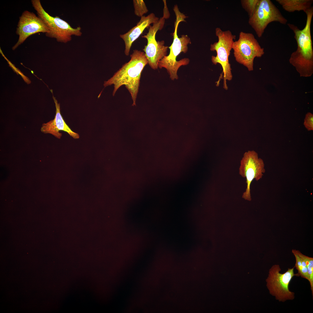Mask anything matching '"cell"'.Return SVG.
I'll use <instances>...</instances> for the list:
<instances>
[{"label": "cell", "mask_w": 313, "mask_h": 313, "mask_svg": "<svg viewBox=\"0 0 313 313\" xmlns=\"http://www.w3.org/2000/svg\"><path fill=\"white\" fill-rule=\"evenodd\" d=\"M305 25L302 30L294 24L287 25L294 32L297 44L296 50L291 54L289 62L301 77H309L313 73V50L311 33V25L313 15L312 6L305 13Z\"/></svg>", "instance_id": "cell-1"}, {"label": "cell", "mask_w": 313, "mask_h": 313, "mask_svg": "<svg viewBox=\"0 0 313 313\" xmlns=\"http://www.w3.org/2000/svg\"><path fill=\"white\" fill-rule=\"evenodd\" d=\"M130 59L123 64L113 76L104 82L105 88L114 85L112 95L121 86L124 85L130 93L133 101L132 105L136 106V101L139 86L140 79L142 70L148 64L144 52L137 50H133L130 55Z\"/></svg>", "instance_id": "cell-2"}, {"label": "cell", "mask_w": 313, "mask_h": 313, "mask_svg": "<svg viewBox=\"0 0 313 313\" xmlns=\"http://www.w3.org/2000/svg\"><path fill=\"white\" fill-rule=\"evenodd\" d=\"M174 11L176 19L174 23V32L172 33L173 41L171 46L168 47L170 53L159 61L158 66L160 69L164 68L167 69L172 80L178 79L177 71L180 66L188 64L190 60L188 58H185L179 61H177L176 59L181 52L185 53L188 51V45L191 43L190 39L187 35H183L179 38L177 34L179 23L182 21H186L185 19L187 17L179 11L176 5L174 7Z\"/></svg>", "instance_id": "cell-3"}, {"label": "cell", "mask_w": 313, "mask_h": 313, "mask_svg": "<svg viewBox=\"0 0 313 313\" xmlns=\"http://www.w3.org/2000/svg\"><path fill=\"white\" fill-rule=\"evenodd\" d=\"M215 34L218 38V40L217 42L210 45V50L215 51L216 55L215 56H212L211 61L214 65L217 63L220 64L223 69L219 79L216 83V85H219L220 80L223 78V87L227 90L228 87L226 81H230L232 78L229 57L232 49V45L234 41V40L235 39L236 36L233 34L229 30L223 31L218 27L215 29Z\"/></svg>", "instance_id": "cell-4"}, {"label": "cell", "mask_w": 313, "mask_h": 313, "mask_svg": "<svg viewBox=\"0 0 313 313\" xmlns=\"http://www.w3.org/2000/svg\"><path fill=\"white\" fill-rule=\"evenodd\" d=\"M32 6L38 16L43 21L49 30L45 34L47 37L55 39L58 42L66 43L72 40V36H81L82 32L80 27L72 28L66 21L58 16H50L43 9L39 0H32Z\"/></svg>", "instance_id": "cell-5"}, {"label": "cell", "mask_w": 313, "mask_h": 313, "mask_svg": "<svg viewBox=\"0 0 313 313\" xmlns=\"http://www.w3.org/2000/svg\"><path fill=\"white\" fill-rule=\"evenodd\" d=\"M236 61L247 68L249 71L254 69V61L256 57L260 58L265 53L254 35L251 33L241 32L237 41L232 46Z\"/></svg>", "instance_id": "cell-6"}, {"label": "cell", "mask_w": 313, "mask_h": 313, "mask_svg": "<svg viewBox=\"0 0 313 313\" xmlns=\"http://www.w3.org/2000/svg\"><path fill=\"white\" fill-rule=\"evenodd\" d=\"M295 267L288 268L283 273L280 272L281 269L279 265H272L270 269L266 279V286L270 294L279 302H284L293 300L294 293L289 289V285L294 276H299L298 273L294 274Z\"/></svg>", "instance_id": "cell-7"}, {"label": "cell", "mask_w": 313, "mask_h": 313, "mask_svg": "<svg viewBox=\"0 0 313 313\" xmlns=\"http://www.w3.org/2000/svg\"><path fill=\"white\" fill-rule=\"evenodd\" d=\"M287 20L270 0H259L253 15L249 17L248 23L257 37H261L268 25L272 22L286 24Z\"/></svg>", "instance_id": "cell-8"}, {"label": "cell", "mask_w": 313, "mask_h": 313, "mask_svg": "<svg viewBox=\"0 0 313 313\" xmlns=\"http://www.w3.org/2000/svg\"><path fill=\"white\" fill-rule=\"evenodd\" d=\"M165 14L161 17L156 22L150 25L148 32L146 34L142 36L147 39V43L143 50L148 61V64L153 69H157L158 67L159 61L164 56L167 55L168 47L164 45L163 40L156 41L155 37L156 32L161 30L164 27L165 19L167 18Z\"/></svg>", "instance_id": "cell-9"}, {"label": "cell", "mask_w": 313, "mask_h": 313, "mask_svg": "<svg viewBox=\"0 0 313 313\" xmlns=\"http://www.w3.org/2000/svg\"><path fill=\"white\" fill-rule=\"evenodd\" d=\"M239 170V174L246 178L247 184L245 191L243 193L242 197L245 200L251 201V184L254 179L257 181L262 178L265 172L264 162L262 159L259 158L255 151H248L243 154Z\"/></svg>", "instance_id": "cell-10"}, {"label": "cell", "mask_w": 313, "mask_h": 313, "mask_svg": "<svg viewBox=\"0 0 313 313\" xmlns=\"http://www.w3.org/2000/svg\"><path fill=\"white\" fill-rule=\"evenodd\" d=\"M49 30L43 21L33 12L24 11L19 17L16 33L18 40L12 47L13 50L22 44L29 36L38 32L48 33Z\"/></svg>", "instance_id": "cell-11"}, {"label": "cell", "mask_w": 313, "mask_h": 313, "mask_svg": "<svg viewBox=\"0 0 313 313\" xmlns=\"http://www.w3.org/2000/svg\"><path fill=\"white\" fill-rule=\"evenodd\" d=\"M53 98L56 108V114L54 119L49 122L43 123L41 129V132L44 133H50L59 139H60L62 134L61 130L68 133L74 139L79 138L78 134L73 132L66 123L60 112V105L53 95Z\"/></svg>", "instance_id": "cell-12"}, {"label": "cell", "mask_w": 313, "mask_h": 313, "mask_svg": "<svg viewBox=\"0 0 313 313\" xmlns=\"http://www.w3.org/2000/svg\"><path fill=\"white\" fill-rule=\"evenodd\" d=\"M159 18L156 17L153 13L146 16H143L141 17L137 25L127 33L120 35L123 40L125 45L124 53L126 56L129 55L132 43L142 34L145 29L148 28L150 24L158 21Z\"/></svg>", "instance_id": "cell-13"}, {"label": "cell", "mask_w": 313, "mask_h": 313, "mask_svg": "<svg viewBox=\"0 0 313 313\" xmlns=\"http://www.w3.org/2000/svg\"><path fill=\"white\" fill-rule=\"evenodd\" d=\"M283 9L288 12L303 11L305 13L312 7L313 0H276Z\"/></svg>", "instance_id": "cell-14"}, {"label": "cell", "mask_w": 313, "mask_h": 313, "mask_svg": "<svg viewBox=\"0 0 313 313\" xmlns=\"http://www.w3.org/2000/svg\"><path fill=\"white\" fill-rule=\"evenodd\" d=\"M305 263L309 277V282L310 286L312 296L313 295V258L306 256L298 250L293 249Z\"/></svg>", "instance_id": "cell-15"}, {"label": "cell", "mask_w": 313, "mask_h": 313, "mask_svg": "<svg viewBox=\"0 0 313 313\" xmlns=\"http://www.w3.org/2000/svg\"><path fill=\"white\" fill-rule=\"evenodd\" d=\"M292 252L294 255L296 259L295 267L297 270L298 274L299 276L309 281V277L308 274L307 269L305 263L292 250Z\"/></svg>", "instance_id": "cell-16"}, {"label": "cell", "mask_w": 313, "mask_h": 313, "mask_svg": "<svg viewBox=\"0 0 313 313\" xmlns=\"http://www.w3.org/2000/svg\"><path fill=\"white\" fill-rule=\"evenodd\" d=\"M259 2V0H242L241 3L243 8L247 12L249 17H251L255 11Z\"/></svg>", "instance_id": "cell-17"}, {"label": "cell", "mask_w": 313, "mask_h": 313, "mask_svg": "<svg viewBox=\"0 0 313 313\" xmlns=\"http://www.w3.org/2000/svg\"><path fill=\"white\" fill-rule=\"evenodd\" d=\"M133 3L134 13L137 16L141 17L148 12V10L143 0H134Z\"/></svg>", "instance_id": "cell-18"}, {"label": "cell", "mask_w": 313, "mask_h": 313, "mask_svg": "<svg viewBox=\"0 0 313 313\" xmlns=\"http://www.w3.org/2000/svg\"><path fill=\"white\" fill-rule=\"evenodd\" d=\"M303 124L308 131L313 130V115L308 112L305 115Z\"/></svg>", "instance_id": "cell-19"}]
</instances>
